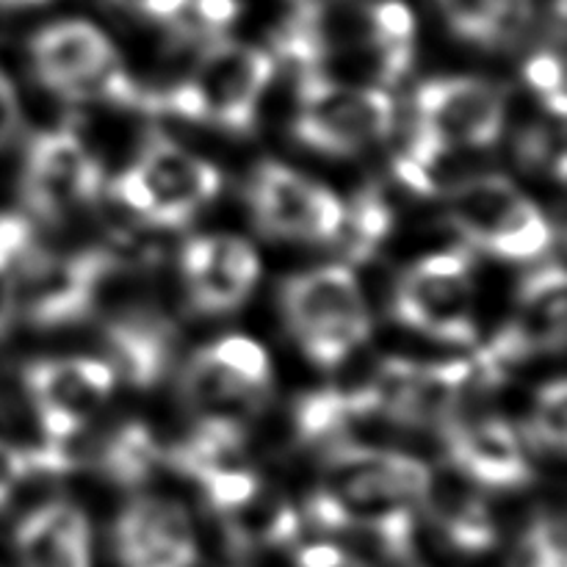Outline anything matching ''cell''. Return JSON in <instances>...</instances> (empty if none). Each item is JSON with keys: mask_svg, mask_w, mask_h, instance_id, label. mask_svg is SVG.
<instances>
[{"mask_svg": "<svg viewBox=\"0 0 567 567\" xmlns=\"http://www.w3.org/2000/svg\"><path fill=\"white\" fill-rule=\"evenodd\" d=\"M188 302L197 313H233L247 302L260 277V260L244 238L194 236L181 252Z\"/></svg>", "mask_w": 567, "mask_h": 567, "instance_id": "obj_12", "label": "cell"}, {"mask_svg": "<svg viewBox=\"0 0 567 567\" xmlns=\"http://www.w3.org/2000/svg\"><path fill=\"white\" fill-rule=\"evenodd\" d=\"M103 192V166L72 131H48L31 138L22 169L28 214L59 221L75 205L94 203Z\"/></svg>", "mask_w": 567, "mask_h": 567, "instance_id": "obj_8", "label": "cell"}, {"mask_svg": "<svg viewBox=\"0 0 567 567\" xmlns=\"http://www.w3.org/2000/svg\"><path fill=\"white\" fill-rule=\"evenodd\" d=\"M22 385L33 402L48 443H72L94 410L111 396L116 377L105 360L48 358L22 369Z\"/></svg>", "mask_w": 567, "mask_h": 567, "instance_id": "obj_7", "label": "cell"}, {"mask_svg": "<svg viewBox=\"0 0 567 567\" xmlns=\"http://www.w3.org/2000/svg\"><path fill=\"white\" fill-rule=\"evenodd\" d=\"M164 463V449L158 446L150 426L131 421L120 426L97 454V465L105 480L122 487H136L153 476V471Z\"/></svg>", "mask_w": 567, "mask_h": 567, "instance_id": "obj_25", "label": "cell"}, {"mask_svg": "<svg viewBox=\"0 0 567 567\" xmlns=\"http://www.w3.org/2000/svg\"><path fill=\"white\" fill-rule=\"evenodd\" d=\"M0 75H3V72H0Z\"/></svg>", "mask_w": 567, "mask_h": 567, "instance_id": "obj_43", "label": "cell"}, {"mask_svg": "<svg viewBox=\"0 0 567 567\" xmlns=\"http://www.w3.org/2000/svg\"><path fill=\"white\" fill-rule=\"evenodd\" d=\"M194 482H197L199 491H203L205 504L219 515L236 513V509H241L244 504H249L260 493L258 476L249 468H244L241 463L214 468L208 471V474L197 476Z\"/></svg>", "mask_w": 567, "mask_h": 567, "instance_id": "obj_28", "label": "cell"}, {"mask_svg": "<svg viewBox=\"0 0 567 567\" xmlns=\"http://www.w3.org/2000/svg\"><path fill=\"white\" fill-rule=\"evenodd\" d=\"M393 97L380 86H354L321 72H299L293 136L327 155H354L391 133Z\"/></svg>", "mask_w": 567, "mask_h": 567, "instance_id": "obj_4", "label": "cell"}, {"mask_svg": "<svg viewBox=\"0 0 567 567\" xmlns=\"http://www.w3.org/2000/svg\"><path fill=\"white\" fill-rule=\"evenodd\" d=\"M247 199L260 233L291 241H338L347 210L330 188L277 161L252 172Z\"/></svg>", "mask_w": 567, "mask_h": 567, "instance_id": "obj_6", "label": "cell"}, {"mask_svg": "<svg viewBox=\"0 0 567 567\" xmlns=\"http://www.w3.org/2000/svg\"><path fill=\"white\" fill-rule=\"evenodd\" d=\"M20 567H92V526L70 502H50L14 532Z\"/></svg>", "mask_w": 567, "mask_h": 567, "instance_id": "obj_17", "label": "cell"}, {"mask_svg": "<svg viewBox=\"0 0 567 567\" xmlns=\"http://www.w3.org/2000/svg\"><path fill=\"white\" fill-rule=\"evenodd\" d=\"M449 25L482 48H507L532 20V0H437Z\"/></svg>", "mask_w": 567, "mask_h": 567, "instance_id": "obj_23", "label": "cell"}, {"mask_svg": "<svg viewBox=\"0 0 567 567\" xmlns=\"http://www.w3.org/2000/svg\"><path fill=\"white\" fill-rule=\"evenodd\" d=\"M393 210L377 188H365L354 197V203L343 210V227L338 241H343V252L352 264L371 258L380 244L391 236Z\"/></svg>", "mask_w": 567, "mask_h": 567, "instance_id": "obj_26", "label": "cell"}, {"mask_svg": "<svg viewBox=\"0 0 567 567\" xmlns=\"http://www.w3.org/2000/svg\"><path fill=\"white\" fill-rule=\"evenodd\" d=\"M14 269L17 313L39 330H61L92 316L100 286L120 271V264L105 247L70 255L33 247Z\"/></svg>", "mask_w": 567, "mask_h": 567, "instance_id": "obj_5", "label": "cell"}, {"mask_svg": "<svg viewBox=\"0 0 567 567\" xmlns=\"http://www.w3.org/2000/svg\"><path fill=\"white\" fill-rule=\"evenodd\" d=\"M443 437L454 471L476 487L515 491L532 482V468L520 437L504 419L496 415L471 421L454 419L443 430Z\"/></svg>", "mask_w": 567, "mask_h": 567, "instance_id": "obj_14", "label": "cell"}, {"mask_svg": "<svg viewBox=\"0 0 567 567\" xmlns=\"http://www.w3.org/2000/svg\"><path fill=\"white\" fill-rule=\"evenodd\" d=\"M105 354L116 380H125L136 391L158 385L175 358L177 332L169 319L153 310H127L109 321L103 330Z\"/></svg>", "mask_w": 567, "mask_h": 567, "instance_id": "obj_15", "label": "cell"}, {"mask_svg": "<svg viewBox=\"0 0 567 567\" xmlns=\"http://www.w3.org/2000/svg\"><path fill=\"white\" fill-rule=\"evenodd\" d=\"M280 310L291 336L321 369L341 365L371 336L363 291L347 266L293 275L280 288Z\"/></svg>", "mask_w": 567, "mask_h": 567, "instance_id": "obj_2", "label": "cell"}, {"mask_svg": "<svg viewBox=\"0 0 567 567\" xmlns=\"http://www.w3.org/2000/svg\"><path fill=\"white\" fill-rule=\"evenodd\" d=\"M116 61L122 59L111 39L86 20L55 22L31 39L33 72L53 94Z\"/></svg>", "mask_w": 567, "mask_h": 567, "instance_id": "obj_16", "label": "cell"}, {"mask_svg": "<svg viewBox=\"0 0 567 567\" xmlns=\"http://www.w3.org/2000/svg\"><path fill=\"white\" fill-rule=\"evenodd\" d=\"M194 14L205 25V31L214 33L227 31L241 14V0H194Z\"/></svg>", "mask_w": 567, "mask_h": 567, "instance_id": "obj_35", "label": "cell"}, {"mask_svg": "<svg viewBox=\"0 0 567 567\" xmlns=\"http://www.w3.org/2000/svg\"><path fill=\"white\" fill-rule=\"evenodd\" d=\"M507 100L482 78H435L415 89V125L452 150L493 147L504 131Z\"/></svg>", "mask_w": 567, "mask_h": 567, "instance_id": "obj_9", "label": "cell"}, {"mask_svg": "<svg viewBox=\"0 0 567 567\" xmlns=\"http://www.w3.org/2000/svg\"><path fill=\"white\" fill-rule=\"evenodd\" d=\"M513 567H567L563 520H535L515 548Z\"/></svg>", "mask_w": 567, "mask_h": 567, "instance_id": "obj_30", "label": "cell"}, {"mask_svg": "<svg viewBox=\"0 0 567 567\" xmlns=\"http://www.w3.org/2000/svg\"><path fill=\"white\" fill-rule=\"evenodd\" d=\"M37 247L33 225L22 214H0V271L11 275L14 266Z\"/></svg>", "mask_w": 567, "mask_h": 567, "instance_id": "obj_33", "label": "cell"}, {"mask_svg": "<svg viewBox=\"0 0 567 567\" xmlns=\"http://www.w3.org/2000/svg\"><path fill=\"white\" fill-rule=\"evenodd\" d=\"M269 391L249 385L238 374L219 363L208 347L199 349L186 363L181 374V396L188 410L199 419H225V421H244L255 415L264 404V396Z\"/></svg>", "mask_w": 567, "mask_h": 567, "instance_id": "obj_20", "label": "cell"}, {"mask_svg": "<svg viewBox=\"0 0 567 567\" xmlns=\"http://www.w3.org/2000/svg\"><path fill=\"white\" fill-rule=\"evenodd\" d=\"M17 127H20V103H17V92L6 75H0V147L14 138Z\"/></svg>", "mask_w": 567, "mask_h": 567, "instance_id": "obj_36", "label": "cell"}, {"mask_svg": "<svg viewBox=\"0 0 567 567\" xmlns=\"http://www.w3.org/2000/svg\"><path fill=\"white\" fill-rule=\"evenodd\" d=\"M17 316V297H14V275L0 271V341L9 336L11 324Z\"/></svg>", "mask_w": 567, "mask_h": 567, "instance_id": "obj_38", "label": "cell"}, {"mask_svg": "<svg viewBox=\"0 0 567 567\" xmlns=\"http://www.w3.org/2000/svg\"><path fill=\"white\" fill-rule=\"evenodd\" d=\"M421 504L449 546L457 551L485 554L496 546L498 529L485 498L476 493L474 482H468L457 471L446 476H435L432 471L430 487L421 496Z\"/></svg>", "mask_w": 567, "mask_h": 567, "instance_id": "obj_18", "label": "cell"}, {"mask_svg": "<svg viewBox=\"0 0 567 567\" xmlns=\"http://www.w3.org/2000/svg\"><path fill=\"white\" fill-rule=\"evenodd\" d=\"M471 388V360H449L437 365H413L388 419L399 426H441L446 430L460 413Z\"/></svg>", "mask_w": 567, "mask_h": 567, "instance_id": "obj_19", "label": "cell"}, {"mask_svg": "<svg viewBox=\"0 0 567 567\" xmlns=\"http://www.w3.org/2000/svg\"><path fill=\"white\" fill-rule=\"evenodd\" d=\"M28 476H31V468H28L25 449L0 441V509L9 504V498L14 496V491Z\"/></svg>", "mask_w": 567, "mask_h": 567, "instance_id": "obj_34", "label": "cell"}, {"mask_svg": "<svg viewBox=\"0 0 567 567\" xmlns=\"http://www.w3.org/2000/svg\"><path fill=\"white\" fill-rule=\"evenodd\" d=\"M393 319L446 347H474L480 338L468 275L441 277L413 266L396 282Z\"/></svg>", "mask_w": 567, "mask_h": 567, "instance_id": "obj_11", "label": "cell"}, {"mask_svg": "<svg viewBox=\"0 0 567 567\" xmlns=\"http://www.w3.org/2000/svg\"><path fill=\"white\" fill-rule=\"evenodd\" d=\"M271 75L275 55L214 37L186 81L164 92H147V111L214 125L227 133H249Z\"/></svg>", "mask_w": 567, "mask_h": 567, "instance_id": "obj_1", "label": "cell"}, {"mask_svg": "<svg viewBox=\"0 0 567 567\" xmlns=\"http://www.w3.org/2000/svg\"><path fill=\"white\" fill-rule=\"evenodd\" d=\"M446 216L471 252L498 260H537L554 244L540 208L504 175H476L452 186Z\"/></svg>", "mask_w": 567, "mask_h": 567, "instance_id": "obj_3", "label": "cell"}, {"mask_svg": "<svg viewBox=\"0 0 567 567\" xmlns=\"http://www.w3.org/2000/svg\"><path fill=\"white\" fill-rule=\"evenodd\" d=\"M192 6V0H142L138 3V14L150 17L158 22H172Z\"/></svg>", "mask_w": 567, "mask_h": 567, "instance_id": "obj_37", "label": "cell"}, {"mask_svg": "<svg viewBox=\"0 0 567 567\" xmlns=\"http://www.w3.org/2000/svg\"><path fill=\"white\" fill-rule=\"evenodd\" d=\"M374 415L382 413L374 391H371V382L360 388H327V391L308 393L299 399L297 410H293L299 437L308 443H321L330 437L341 443L349 426L374 419Z\"/></svg>", "mask_w": 567, "mask_h": 567, "instance_id": "obj_22", "label": "cell"}, {"mask_svg": "<svg viewBox=\"0 0 567 567\" xmlns=\"http://www.w3.org/2000/svg\"><path fill=\"white\" fill-rule=\"evenodd\" d=\"M225 535L233 551L247 554L255 548L291 546L302 532V515L282 498L258 496L236 513L221 515Z\"/></svg>", "mask_w": 567, "mask_h": 567, "instance_id": "obj_24", "label": "cell"}, {"mask_svg": "<svg viewBox=\"0 0 567 567\" xmlns=\"http://www.w3.org/2000/svg\"><path fill=\"white\" fill-rule=\"evenodd\" d=\"M133 169L142 175L153 197L144 221L161 230H183L221 188V175L214 164L188 153L158 131L147 136Z\"/></svg>", "mask_w": 567, "mask_h": 567, "instance_id": "obj_10", "label": "cell"}, {"mask_svg": "<svg viewBox=\"0 0 567 567\" xmlns=\"http://www.w3.org/2000/svg\"><path fill=\"white\" fill-rule=\"evenodd\" d=\"M518 161L529 169H554L559 181H565V153L563 136L548 122H535L526 127L515 142Z\"/></svg>", "mask_w": 567, "mask_h": 567, "instance_id": "obj_31", "label": "cell"}, {"mask_svg": "<svg viewBox=\"0 0 567 567\" xmlns=\"http://www.w3.org/2000/svg\"><path fill=\"white\" fill-rule=\"evenodd\" d=\"M336 567H369V563H363V559L354 557V554H347V559H343V563L336 565Z\"/></svg>", "mask_w": 567, "mask_h": 567, "instance_id": "obj_41", "label": "cell"}, {"mask_svg": "<svg viewBox=\"0 0 567 567\" xmlns=\"http://www.w3.org/2000/svg\"><path fill=\"white\" fill-rule=\"evenodd\" d=\"M208 352L219 360L225 369H230L233 374H238L241 380H247L249 385L260 388V391H269L271 388V363L266 349L258 341L247 336H227L221 341H216L214 347H208Z\"/></svg>", "mask_w": 567, "mask_h": 567, "instance_id": "obj_29", "label": "cell"}, {"mask_svg": "<svg viewBox=\"0 0 567 567\" xmlns=\"http://www.w3.org/2000/svg\"><path fill=\"white\" fill-rule=\"evenodd\" d=\"M114 554L120 567H194L197 540L186 509L164 498H133L116 518Z\"/></svg>", "mask_w": 567, "mask_h": 567, "instance_id": "obj_13", "label": "cell"}, {"mask_svg": "<svg viewBox=\"0 0 567 567\" xmlns=\"http://www.w3.org/2000/svg\"><path fill=\"white\" fill-rule=\"evenodd\" d=\"M567 302L563 266H546L526 277L518 288V308L509 321L535 354L557 352L565 343Z\"/></svg>", "mask_w": 567, "mask_h": 567, "instance_id": "obj_21", "label": "cell"}, {"mask_svg": "<svg viewBox=\"0 0 567 567\" xmlns=\"http://www.w3.org/2000/svg\"><path fill=\"white\" fill-rule=\"evenodd\" d=\"M44 3V0H0V9H20V6Z\"/></svg>", "mask_w": 567, "mask_h": 567, "instance_id": "obj_40", "label": "cell"}, {"mask_svg": "<svg viewBox=\"0 0 567 567\" xmlns=\"http://www.w3.org/2000/svg\"><path fill=\"white\" fill-rule=\"evenodd\" d=\"M526 441L532 449L548 454H563L567 446V385L554 380L537 393L535 408L526 421Z\"/></svg>", "mask_w": 567, "mask_h": 567, "instance_id": "obj_27", "label": "cell"}, {"mask_svg": "<svg viewBox=\"0 0 567 567\" xmlns=\"http://www.w3.org/2000/svg\"><path fill=\"white\" fill-rule=\"evenodd\" d=\"M338 0H291L293 14H321V11L332 9Z\"/></svg>", "mask_w": 567, "mask_h": 567, "instance_id": "obj_39", "label": "cell"}, {"mask_svg": "<svg viewBox=\"0 0 567 567\" xmlns=\"http://www.w3.org/2000/svg\"><path fill=\"white\" fill-rule=\"evenodd\" d=\"M524 78L537 97L546 103V111H551L554 120H565L567 100H565V70L563 59L551 50H540L532 55L524 66Z\"/></svg>", "mask_w": 567, "mask_h": 567, "instance_id": "obj_32", "label": "cell"}, {"mask_svg": "<svg viewBox=\"0 0 567 567\" xmlns=\"http://www.w3.org/2000/svg\"><path fill=\"white\" fill-rule=\"evenodd\" d=\"M116 6H125V9H133L136 11L138 9V3H142V0H114Z\"/></svg>", "mask_w": 567, "mask_h": 567, "instance_id": "obj_42", "label": "cell"}]
</instances>
